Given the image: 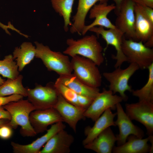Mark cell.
I'll return each mask as SVG.
<instances>
[{
    "mask_svg": "<svg viewBox=\"0 0 153 153\" xmlns=\"http://www.w3.org/2000/svg\"><path fill=\"white\" fill-rule=\"evenodd\" d=\"M66 42L68 47L63 51L64 54L71 57L78 55L86 58L93 61L98 66L103 62V49L95 35H86L77 40L69 38Z\"/></svg>",
    "mask_w": 153,
    "mask_h": 153,
    "instance_id": "cell-1",
    "label": "cell"
},
{
    "mask_svg": "<svg viewBox=\"0 0 153 153\" xmlns=\"http://www.w3.org/2000/svg\"><path fill=\"white\" fill-rule=\"evenodd\" d=\"M10 114L11 118L8 125L12 129L21 126L20 134L23 137H33L37 134L32 126L29 119L30 113L36 110L27 100L21 99L10 102L3 106Z\"/></svg>",
    "mask_w": 153,
    "mask_h": 153,
    "instance_id": "cell-2",
    "label": "cell"
},
{
    "mask_svg": "<svg viewBox=\"0 0 153 153\" xmlns=\"http://www.w3.org/2000/svg\"><path fill=\"white\" fill-rule=\"evenodd\" d=\"M36 45L35 57L40 59L48 70L54 71L61 75L72 73L71 60L69 57L60 52L51 50L47 46L35 42Z\"/></svg>",
    "mask_w": 153,
    "mask_h": 153,
    "instance_id": "cell-3",
    "label": "cell"
},
{
    "mask_svg": "<svg viewBox=\"0 0 153 153\" xmlns=\"http://www.w3.org/2000/svg\"><path fill=\"white\" fill-rule=\"evenodd\" d=\"M71 62L74 75L86 85L99 88L102 83V76L97 65L92 60L76 55L72 57Z\"/></svg>",
    "mask_w": 153,
    "mask_h": 153,
    "instance_id": "cell-4",
    "label": "cell"
},
{
    "mask_svg": "<svg viewBox=\"0 0 153 153\" xmlns=\"http://www.w3.org/2000/svg\"><path fill=\"white\" fill-rule=\"evenodd\" d=\"M139 68L135 63H130L129 66L125 69L120 67L115 68L111 72H105L103 75L109 82V90L112 91L113 94L118 93L124 101L128 99L125 94L126 91L131 92L133 90L131 86L128 84V81L131 76Z\"/></svg>",
    "mask_w": 153,
    "mask_h": 153,
    "instance_id": "cell-5",
    "label": "cell"
},
{
    "mask_svg": "<svg viewBox=\"0 0 153 153\" xmlns=\"http://www.w3.org/2000/svg\"><path fill=\"white\" fill-rule=\"evenodd\" d=\"M122 49L127 62L136 63L139 69H148L153 63V48L146 46L141 41L126 39L124 36Z\"/></svg>",
    "mask_w": 153,
    "mask_h": 153,
    "instance_id": "cell-6",
    "label": "cell"
},
{
    "mask_svg": "<svg viewBox=\"0 0 153 153\" xmlns=\"http://www.w3.org/2000/svg\"><path fill=\"white\" fill-rule=\"evenodd\" d=\"M26 88L28 100L36 110L54 108L60 94L52 82H49L45 86L36 84L34 88Z\"/></svg>",
    "mask_w": 153,
    "mask_h": 153,
    "instance_id": "cell-7",
    "label": "cell"
},
{
    "mask_svg": "<svg viewBox=\"0 0 153 153\" xmlns=\"http://www.w3.org/2000/svg\"><path fill=\"white\" fill-rule=\"evenodd\" d=\"M123 101V99L120 95H114L112 91L103 89L86 109L84 116L95 121L107 109L115 110L116 105Z\"/></svg>",
    "mask_w": 153,
    "mask_h": 153,
    "instance_id": "cell-8",
    "label": "cell"
},
{
    "mask_svg": "<svg viewBox=\"0 0 153 153\" xmlns=\"http://www.w3.org/2000/svg\"><path fill=\"white\" fill-rule=\"evenodd\" d=\"M135 3L132 0H123L118 12L115 26L128 39L136 41L135 30Z\"/></svg>",
    "mask_w": 153,
    "mask_h": 153,
    "instance_id": "cell-9",
    "label": "cell"
},
{
    "mask_svg": "<svg viewBox=\"0 0 153 153\" xmlns=\"http://www.w3.org/2000/svg\"><path fill=\"white\" fill-rule=\"evenodd\" d=\"M90 31L95 33L97 35H101L105 41L106 46L103 49L106 50L108 46H113L116 51V55L112 56V58L116 60L114 65L115 68L121 67L122 64L125 62H127V59L124 54L122 49V43L124 34L116 28L109 29L106 30L102 26H94L89 29Z\"/></svg>",
    "mask_w": 153,
    "mask_h": 153,
    "instance_id": "cell-10",
    "label": "cell"
},
{
    "mask_svg": "<svg viewBox=\"0 0 153 153\" xmlns=\"http://www.w3.org/2000/svg\"><path fill=\"white\" fill-rule=\"evenodd\" d=\"M126 113L131 120L141 123L146 128L149 136L153 134V103L139 101L135 103H126Z\"/></svg>",
    "mask_w": 153,
    "mask_h": 153,
    "instance_id": "cell-11",
    "label": "cell"
},
{
    "mask_svg": "<svg viewBox=\"0 0 153 153\" xmlns=\"http://www.w3.org/2000/svg\"><path fill=\"white\" fill-rule=\"evenodd\" d=\"M116 109L117 119L114 121V123L116 126H118L119 131V134L116 136L117 146L125 143L127 137L130 135L143 138L144 136V132L133 124L131 120L124 111L120 103L116 105Z\"/></svg>",
    "mask_w": 153,
    "mask_h": 153,
    "instance_id": "cell-12",
    "label": "cell"
},
{
    "mask_svg": "<svg viewBox=\"0 0 153 153\" xmlns=\"http://www.w3.org/2000/svg\"><path fill=\"white\" fill-rule=\"evenodd\" d=\"M134 12L136 41H141L146 46L151 48L153 46V22L146 16L140 5L135 3Z\"/></svg>",
    "mask_w": 153,
    "mask_h": 153,
    "instance_id": "cell-13",
    "label": "cell"
},
{
    "mask_svg": "<svg viewBox=\"0 0 153 153\" xmlns=\"http://www.w3.org/2000/svg\"><path fill=\"white\" fill-rule=\"evenodd\" d=\"M30 123L36 133L44 132L48 126L59 122H63L61 115L54 108L36 110L30 114Z\"/></svg>",
    "mask_w": 153,
    "mask_h": 153,
    "instance_id": "cell-14",
    "label": "cell"
},
{
    "mask_svg": "<svg viewBox=\"0 0 153 153\" xmlns=\"http://www.w3.org/2000/svg\"><path fill=\"white\" fill-rule=\"evenodd\" d=\"M54 108L60 114L63 122L68 124L76 132L77 123L84 117V114L86 109L69 102L60 94Z\"/></svg>",
    "mask_w": 153,
    "mask_h": 153,
    "instance_id": "cell-15",
    "label": "cell"
},
{
    "mask_svg": "<svg viewBox=\"0 0 153 153\" xmlns=\"http://www.w3.org/2000/svg\"><path fill=\"white\" fill-rule=\"evenodd\" d=\"M116 8L114 4L108 5L107 2L95 4L89 11V17L91 19H95L90 24L85 25L81 34L84 35L91 27L99 26L108 29L116 28L107 18L108 14Z\"/></svg>",
    "mask_w": 153,
    "mask_h": 153,
    "instance_id": "cell-16",
    "label": "cell"
},
{
    "mask_svg": "<svg viewBox=\"0 0 153 153\" xmlns=\"http://www.w3.org/2000/svg\"><path fill=\"white\" fill-rule=\"evenodd\" d=\"M63 122H59L52 124L46 130L44 135L29 144L22 145L12 141L11 145L14 153H39L41 149L53 136L60 131L64 129L65 125Z\"/></svg>",
    "mask_w": 153,
    "mask_h": 153,
    "instance_id": "cell-17",
    "label": "cell"
},
{
    "mask_svg": "<svg viewBox=\"0 0 153 153\" xmlns=\"http://www.w3.org/2000/svg\"><path fill=\"white\" fill-rule=\"evenodd\" d=\"M74 138L64 129L53 136L39 153H69Z\"/></svg>",
    "mask_w": 153,
    "mask_h": 153,
    "instance_id": "cell-18",
    "label": "cell"
},
{
    "mask_svg": "<svg viewBox=\"0 0 153 153\" xmlns=\"http://www.w3.org/2000/svg\"><path fill=\"white\" fill-rule=\"evenodd\" d=\"M116 112L113 113L110 108L107 109L95 121L94 125L86 127L84 130L86 137L82 141L83 146L91 142L100 133L107 128L116 126L114 118Z\"/></svg>",
    "mask_w": 153,
    "mask_h": 153,
    "instance_id": "cell-19",
    "label": "cell"
},
{
    "mask_svg": "<svg viewBox=\"0 0 153 153\" xmlns=\"http://www.w3.org/2000/svg\"><path fill=\"white\" fill-rule=\"evenodd\" d=\"M117 141L110 127L100 133L91 142L84 146L86 149L97 153H111Z\"/></svg>",
    "mask_w": 153,
    "mask_h": 153,
    "instance_id": "cell-20",
    "label": "cell"
},
{
    "mask_svg": "<svg viewBox=\"0 0 153 153\" xmlns=\"http://www.w3.org/2000/svg\"><path fill=\"white\" fill-rule=\"evenodd\" d=\"M57 80L77 94L94 99L100 93L99 88L86 85L79 80L74 74L60 75Z\"/></svg>",
    "mask_w": 153,
    "mask_h": 153,
    "instance_id": "cell-21",
    "label": "cell"
},
{
    "mask_svg": "<svg viewBox=\"0 0 153 153\" xmlns=\"http://www.w3.org/2000/svg\"><path fill=\"white\" fill-rule=\"evenodd\" d=\"M109 0H78L77 10L73 16V23L70 29L72 33H77L81 35L85 26V20L88 13L96 3L107 2Z\"/></svg>",
    "mask_w": 153,
    "mask_h": 153,
    "instance_id": "cell-22",
    "label": "cell"
},
{
    "mask_svg": "<svg viewBox=\"0 0 153 153\" xmlns=\"http://www.w3.org/2000/svg\"><path fill=\"white\" fill-rule=\"evenodd\" d=\"M150 136L143 139L133 135H129L127 142L123 144L114 146L113 153H146L150 152V146L148 143Z\"/></svg>",
    "mask_w": 153,
    "mask_h": 153,
    "instance_id": "cell-23",
    "label": "cell"
},
{
    "mask_svg": "<svg viewBox=\"0 0 153 153\" xmlns=\"http://www.w3.org/2000/svg\"><path fill=\"white\" fill-rule=\"evenodd\" d=\"M36 54V47L29 42H24L19 47H16L13 52V57L15 60L19 72L33 60Z\"/></svg>",
    "mask_w": 153,
    "mask_h": 153,
    "instance_id": "cell-24",
    "label": "cell"
},
{
    "mask_svg": "<svg viewBox=\"0 0 153 153\" xmlns=\"http://www.w3.org/2000/svg\"><path fill=\"white\" fill-rule=\"evenodd\" d=\"M23 76L19 75L14 79L7 78L0 85V96L5 97L13 94H19L27 97L26 88L22 84Z\"/></svg>",
    "mask_w": 153,
    "mask_h": 153,
    "instance_id": "cell-25",
    "label": "cell"
},
{
    "mask_svg": "<svg viewBox=\"0 0 153 153\" xmlns=\"http://www.w3.org/2000/svg\"><path fill=\"white\" fill-rule=\"evenodd\" d=\"M75 1L50 0L52 7L55 11L63 19L64 29L66 32L69 30V26H71L72 24L70 18Z\"/></svg>",
    "mask_w": 153,
    "mask_h": 153,
    "instance_id": "cell-26",
    "label": "cell"
},
{
    "mask_svg": "<svg viewBox=\"0 0 153 153\" xmlns=\"http://www.w3.org/2000/svg\"><path fill=\"white\" fill-rule=\"evenodd\" d=\"M148 76L147 82L141 88L132 91L133 96L137 97L139 101L153 103V63L148 68Z\"/></svg>",
    "mask_w": 153,
    "mask_h": 153,
    "instance_id": "cell-27",
    "label": "cell"
},
{
    "mask_svg": "<svg viewBox=\"0 0 153 153\" xmlns=\"http://www.w3.org/2000/svg\"><path fill=\"white\" fill-rule=\"evenodd\" d=\"M11 54L4 57L2 60H0V75L3 77L14 79L19 75L18 67L14 61Z\"/></svg>",
    "mask_w": 153,
    "mask_h": 153,
    "instance_id": "cell-28",
    "label": "cell"
},
{
    "mask_svg": "<svg viewBox=\"0 0 153 153\" xmlns=\"http://www.w3.org/2000/svg\"><path fill=\"white\" fill-rule=\"evenodd\" d=\"M54 86L61 96L68 102L76 106L80 107L77 101V94L57 80Z\"/></svg>",
    "mask_w": 153,
    "mask_h": 153,
    "instance_id": "cell-29",
    "label": "cell"
},
{
    "mask_svg": "<svg viewBox=\"0 0 153 153\" xmlns=\"http://www.w3.org/2000/svg\"><path fill=\"white\" fill-rule=\"evenodd\" d=\"M24 97L20 95L13 94L8 96H0V106H3L10 102L22 99Z\"/></svg>",
    "mask_w": 153,
    "mask_h": 153,
    "instance_id": "cell-30",
    "label": "cell"
},
{
    "mask_svg": "<svg viewBox=\"0 0 153 153\" xmlns=\"http://www.w3.org/2000/svg\"><path fill=\"white\" fill-rule=\"evenodd\" d=\"M12 134V128L8 125L0 127V138L7 139L10 138Z\"/></svg>",
    "mask_w": 153,
    "mask_h": 153,
    "instance_id": "cell-31",
    "label": "cell"
},
{
    "mask_svg": "<svg viewBox=\"0 0 153 153\" xmlns=\"http://www.w3.org/2000/svg\"><path fill=\"white\" fill-rule=\"evenodd\" d=\"M94 99L84 95L77 94V101L79 106L86 109Z\"/></svg>",
    "mask_w": 153,
    "mask_h": 153,
    "instance_id": "cell-32",
    "label": "cell"
},
{
    "mask_svg": "<svg viewBox=\"0 0 153 153\" xmlns=\"http://www.w3.org/2000/svg\"><path fill=\"white\" fill-rule=\"evenodd\" d=\"M140 5L146 16L152 22H153V8L145 5Z\"/></svg>",
    "mask_w": 153,
    "mask_h": 153,
    "instance_id": "cell-33",
    "label": "cell"
},
{
    "mask_svg": "<svg viewBox=\"0 0 153 153\" xmlns=\"http://www.w3.org/2000/svg\"><path fill=\"white\" fill-rule=\"evenodd\" d=\"M11 117L9 112L3 106H0V119H5L10 120Z\"/></svg>",
    "mask_w": 153,
    "mask_h": 153,
    "instance_id": "cell-34",
    "label": "cell"
},
{
    "mask_svg": "<svg viewBox=\"0 0 153 153\" xmlns=\"http://www.w3.org/2000/svg\"><path fill=\"white\" fill-rule=\"evenodd\" d=\"M0 27L4 30L7 34L10 35V33L8 31V29H10L15 31H17V29L15 28L10 22H8L7 25H5L0 22Z\"/></svg>",
    "mask_w": 153,
    "mask_h": 153,
    "instance_id": "cell-35",
    "label": "cell"
},
{
    "mask_svg": "<svg viewBox=\"0 0 153 153\" xmlns=\"http://www.w3.org/2000/svg\"><path fill=\"white\" fill-rule=\"evenodd\" d=\"M135 3L153 8V0H132Z\"/></svg>",
    "mask_w": 153,
    "mask_h": 153,
    "instance_id": "cell-36",
    "label": "cell"
},
{
    "mask_svg": "<svg viewBox=\"0 0 153 153\" xmlns=\"http://www.w3.org/2000/svg\"><path fill=\"white\" fill-rule=\"evenodd\" d=\"M115 3L116 7L115 9L114 10V12L116 14L118 11L120 7L121 4L123 0H112Z\"/></svg>",
    "mask_w": 153,
    "mask_h": 153,
    "instance_id": "cell-37",
    "label": "cell"
},
{
    "mask_svg": "<svg viewBox=\"0 0 153 153\" xmlns=\"http://www.w3.org/2000/svg\"><path fill=\"white\" fill-rule=\"evenodd\" d=\"M10 120L7 119H0V127L5 125H8Z\"/></svg>",
    "mask_w": 153,
    "mask_h": 153,
    "instance_id": "cell-38",
    "label": "cell"
},
{
    "mask_svg": "<svg viewBox=\"0 0 153 153\" xmlns=\"http://www.w3.org/2000/svg\"><path fill=\"white\" fill-rule=\"evenodd\" d=\"M5 80L0 76V85H2L4 82Z\"/></svg>",
    "mask_w": 153,
    "mask_h": 153,
    "instance_id": "cell-39",
    "label": "cell"
},
{
    "mask_svg": "<svg viewBox=\"0 0 153 153\" xmlns=\"http://www.w3.org/2000/svg\"></svg>",
    "mask_w": 153,
    "mask_h": 153,
    "instance_id": "cell-40",
    "label": "cell"
}]
</instances>
